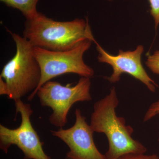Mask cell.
Returning <instances> with one entry per match:
<instances>
[{
  "mask_svg": "<svg viewBox=\"0 0 159 159\" xmlns=\"http://www.w3.org/2000/svg\"><path fill=\"white\" fill-rule=\"evenodd\" d=\"M14 101L16 114H20L21 122L15 129L0 124L1 150L7 153L10 146L15 145L22 151L25 159H51L44 151L43 143L32 126L31 116L33 111L31 105L24 103L21 99Z\"/></svg>",
  "mask_w": 159,
  "mask_h": 159,
  "instance_id": "cell-6",
  "label": "cell"
},
{
  "mask_svg": "<svg viewBox=\"0 0 159 159\" xmlns=\"http://www.w3.org/2000/svg\"><path fill=\"white\" fill-rule=\"evenodd\" d=\"M8 7L17 9L22 12L26 20L34 18L38 14L37 5L39 0H0Z\"/></svg>",
  "mask_w": 159,
  "mask_h": 159,
  "instance_id": "cell-9",
  "label": "cell"
},
{
  "mask_svg": "<svg viewBox=\"0 0 159 159\" xmlns=\"http://www.w3.org/2000/svg\"><path fill=\"white\" fill-rule=\"evenodd\" d=\"M23 35L33 47L56 51L71 50L86 39L95 40L88 20L58 21L39 12L26 20Z\"/></svg>",
  "mask_w": 159,
  "mask_h": 159,
  "instance_id": "cell-2",
  "label": "cell"
},
{
  "mask_svg": "<svg viewBox=\"0 0 159 159\" xmlns=\"http://www.w3.org/2000/svg\"><path fill=\"white\" fill-rule=\"evenodd\" d=\"M158 141H159V138H158Z\"/></svg>",
  "mask_w": 159,
  "mask_h": 159,
  "instance_id": "cell-14",
  "label": "cell"
},
{
  "mask_svg": "<svg viewBox=\"0 0 159 159\" xmlns=\"http://www.w3.org/2000/svg\"><path fill=\"white\" fill-rule=\"evenodd\" d=\"M145 65L153 74L159 75V51L148 56Z\"/></svg>",
  "mask_w": 159,
  "mask_h": 159,
  "instance_id": "cell-10",
  "label": "cell"
},
{
  "mask_svg": "<svg viewBox=\"0 0 159 159\" xmlns=\"http://www.w3.org/2000/svg\"><path fill=\"white\" fill-rule=\"evenodd\" d=\"M91 86L90 78L81 77L74 86L50 80L41 86L36 94L41 105L53 111L49 118L51 125L62 128L67 123L68 114L74 103L92 100Z\"/></svg>",
  "mask_w": 159,
  "mask_h": 159,
  "instance_id": "cell-5",
  "label": "cell"
},
{
  "mask_svg": "<svg viewBox=\"0 0 159 159\" xmlns=\"http://www.w3.org/2000/svg\"><path fill=\"white\" fill-rule=\"evenodd\" d=\"M150 14L153 18L156 28L159 25V0H148Z\"/></svg>",
  "mask_w": 159,
  "mask_h": 159,
  "instance_id": "cell-12",
  "label": "cell"
},
{
  "mask_svg": "<svg viewBox=\"0 0 159 159\" xmlns=\"http://www.w3.org/2000/svg\"><path fill=\"white\" fill-rule=\"evenodd\" d=\"M92 40L86 39L74 48L68 51H56L33 47L32 53L41 69V78L39 85L28 97L29 101L36 95L38 89L54 77L66 74H78L81 77L91 78L94 70L84 62V54L90 48Z\"/></svg>",
  "mask_w": 159,
  "mask_h": 159,
  "instance_id": "cell-4",
  "label": "cell"
},
{
  "mask_svg": "<svg viewBox=\"0 0 159 159\" xmlns=\"http://www.w3.org/2000/svg\"><path fill=\"white\" fill-rule=\"evenodd\" d=\"M75 115V123L70 128L51 131L52 135L60 139L70 148L66 159H106L105 155L101 153L95 145L94 132L80 110L77 109Z\"/></svg>",
  "mask_w": 159,
  "mask_h": 159,
  "instance_id": "cell-7",
  "label": "cell"
},
{
  "mask_svg": "<svg viewBox=\"0 0 159 159\" xmlns=\"http://www.w3.org/2000/svg\"><path fill=\"white\" fill-rule=\"evenodd\" d=\"M94 42L99 52L98 61L110 65L112 67V74L106 78L110 82H119L122 74L126 73L144 84L151 92H156L158 85L148 76L142 66L141 57L144 51L143 46H138L133 51L120 50L118 55H113L107 52L96 40Z\"/></svg>",
  "mask_w": 159,
  "mask_h": 159,
  "instance_id": "cell-8",
  "label": "cell"
},
{
  "mask_svg": "<svg viewBox=\"0 0 159 159\" xmlns=\"http://www.w3.org/2000/svg\"><path fill=\"white\" fill-rule=\"evenodd\" d=\"M118 159H159L156 154L146 155L145 153H131L122 156Z\"/></svg>",
  "mask_w": 159,
  "mask_h": 159,
  "instance_id": "cell-13",
  "label": "cell"
},
{
  "mask_svg": "<svg viewBox=\"0 0 159 159\" xmlns=\"http://www.w3.org/2000/svg\"><path fill=\"white\" fill-rule=\"evenodd\" d=\"M9 32L15 43L16 53L2 70L0 95H6L15 101L37 88L41 72L32 53L33 47L31 43L24 37Z\"/></svg>",
  "mask_w": 159,
  "mask_h": 159,
  "instance_id": "cell-3",
  "label": "cell"
},
{
  "mask_svg": "<svg viewBox=\"0 0 159 159\" xmlns=\"http://www.w3.org/2000/svg\"><path fill=\"white\" fill-rule=\"evenodd\" d=\"M119 104L115 87L109 93L94 104L90 118L91 128L94 132L104 134L108 140L106 159H118L124 155L145 153L147 148L133 139L134 129L126 125L124 118L117 116L116 108Z\"/></svg>",
  "mask_w": 159,
  "mask_h": 159,
  "instance_id": "cell-1",
  "label": "cell"
},
{
  "mask_svg": "<svg viewBox=\"0 0 159 159\" xmlns=\"http://www.w3.org/2000/svg\"><path fill=\"white\" fill-rule=\"evenodd\" d=\"M158 115H159V99L151 104L144 116L143 122H148Z\"/></svg>",
  "mask_w": 159,
  "mask_h": 159,
  "instance_id": "cell-11",
  "label": "cell"
}]
</instances>
